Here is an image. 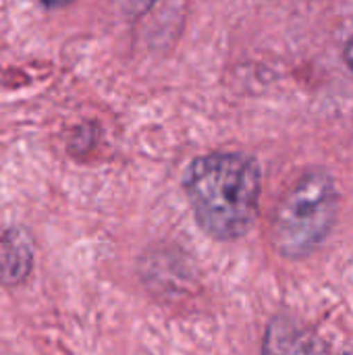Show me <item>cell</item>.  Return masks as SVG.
<instances>
[{"label": "cell", "instance_id": "4", "mask_svg": "<svg viewBox=\"0 0 353 355\" xmlns=\"http://www.w3.org/2000/svg\"><path fill=\"white\" fill-rule=\"evenodd\" d=\"M33 266V243L23 229H6L0 237V283L21 285Z\"/></svg>", "mask_w": 353, "mask_h": 355}, {"label": "cell", "instance_id": "2", "mask_svg": "<svg viewBox=\"0 0 353 355\" xmlns=\"http://www.w3.org/2000/svg\"><path fill=\"white\" fill-rule=\"evenodd\" d=\"M339 212V193L333 177L322 168L306 171L279 200L270 241L289 260L312 256L331 235Z\"/></svg>", "mask_w": 353, "mask_h": 355}, {"label": "cell", "instance_id": "3", "mask_svg": "<svg viewBox=\"0 0 353 355\" xmlns=\"http://www.w3.org/2000/svg\"><path fill=\"white\" fill-rule=\"evenodd\" d=\"M262 355H329L318 335L291 316H277L268 322Z\"/></svg>", "mask_w": 353, "mask_h": 355}, {"label": "cell", "instance_id": "1", "mask_svg": "<svg viewBox=\"0 0 353 355\" xmlns=\"http://www.w3.org/2000/svg\"><path fill=\"white\" fill-rule=\"evenodd\" d=\"M185 193L198 225L218 241L243 237L256 223L262 193L258 162L243 152H212L196 158L185 175Z\"/></svg>", "mask_w": 353, "mask_h": 355}, {"label": "cell", "instance_id": "6", "mask_svg": "<svg viewBox=\"0 0 353 355\" xmlns=\"http://www.w3.org/2000/svg\"><path fill=\"white\" fill-rule=\"evenodd\" d=\"M35 2H40L46 8H58V6H64V4H69L73 0H35Z\"/></svg>", "mask_w": 353, "mask_h": 355}, {"label": "cell", "instance_id": "5", "mask_svg": "<svg viewBox=\"0 0 353 355\" xmlns=\"http://www.w3.org/2000/svg\"><path fill=\"white\" fill-rule=\"evenodd\" d=\"M121 4H123V8H125L127 12L139 15V12L148 10V8L154 4V0H121Z\"/></svg>", "mask_w": 353, "mask_h": 355}, {"label": "cell", "instance_id": "7", "mask_svg": "<svg viewBox=\"0 0 353 355\" xmlns=\"http://www.w3.org/2000/svg\"><path fill=\"white\" fill-rule=\"evenodd\" d=\"M343 56H345V62H347V67L352 69L353 73V37L347 42V46H345V52H343Z\"/></svg>", "mask_w": 353, "mask_h": 355}]
</instances>
